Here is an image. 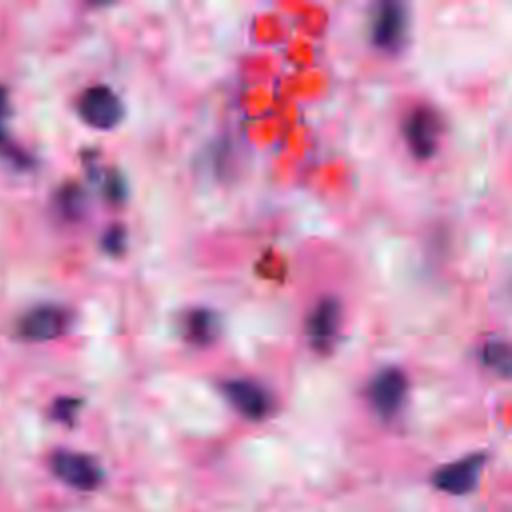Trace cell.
I'll use <instances>...</instances> for the list:
<instances>
[{
    "label": "cell",
    "instance_id": "obj_1",
    "mask_svg": "<svg viewBox=\"0 0 512 512\" xmlns=\"http://www.w3.org/2000/svg\"><path fill=\"white\" fill-rule=\"evenodd\" d=\"M50 470L58 480L76 490H94L104 476L100 464L92 456L74 450H56L50 456Z\"/></svg>",
    "mask_w": 512,
    "mask_h": 512
},
{
    "label": "cell",
    "instance_id": "obj_2",
    "mask_svg": "<svg viewBox=\"0 0 512 512\" xmlns=\"http://www.w3.org/2000/svg\"><path fill=\"white\" fill-rule=\"evenodd\" d=\"M80 118L98 130H110L124 118V104L108 86H92L78 100Z\"/></svg>",
    "mask_w": 512,
    "mask_h": 512
},
{
    "label": "cell",
    "instance_id": "obj_3",
    "mask_svg": "<svg viewBox=\"0 0 512 512\" xmlns=\"http://www.w3.org/2000/svg\"><path fill=\"white\" fill-rule=\"evenodd\" d=\"M440 134H442V120L438 112L430 106L414 108L404 122L406 144L418 160H428L436 154Z\"/></svg>",
    "mask_w": 512,
    "mask_h": 512
},
{
    "label": "cell",
    "instance_id": "obj_4",
    "mask_svg": "<svg viewBox=\"0 0 512 512\" xmlns=\"http://www.w3.org/2000/svg\"><path fill=\"white\" fill-rule=\"evenodd\" d=\"M68 324V310L54 304H42L22 316L18 322V334L28 342H46L62 336L68 330Z\"/></svg>",
    "mask_w": 512,
    "mask_h": 512
},
{
    "label": "cell",
    "instance_id": "obj_5",
    "mask_svg": "<svg viewBox=\"0 0 512 512\" xmlns=\"http://www.w3.org/2000/svg\"><path fill=\"white\" fill-rule=\"evenodd\" d=\"M484 460H486L484 454H470L452 464H446L434 472L432 484L438 490L454 496L468 494L478 486Z\"/></svg>",
    "mask_w": 512,
    "mask_h": 512
},
{
    "label": "cell",
    "instance_id": "obj_6",
    "mask_svg": "<svg viewBox=\"0 0 512 512\" xmlns=\"http://www.w3.org/2000/svg\"><path fill=\"white\" fill-rule=\"evenodd\" d=\"M408 380L400 368H384L380 370L368 390L370 404L382 418H392L402 408L406 398Z\"/></svg>",
    "mask_w": 512,
    "mask_h": 512
},
{
    "label": "cell",
    "instance_id": "obj_7",
    "mask_svg": "<svg viewBox=\"0 0 512 512\" xmlns=\"http://www.w3.org/2000/svg\"><path fill=\"white\" fill-rule=\"evenodd\" d=\"M222 392L226 394L228 402L250 420H262L272 410V398L258 382L246 378L226 380L222 384Z\"/></svg>",
    "mask_w": 512,
    "mask_h": 512
},
{
    "label": "cell",
    "instance_id": "obj_8",
    "mask_svg": "<svg viewBox=\"0 0 512 512\" xmlns=\"http://www.w3.org/2000/svg\"><path fill=\"white\" fill-rule=\"evenodd\" d=\"M406 8L400 2H382L372 20V44L380 50L394 52L406 36Z\"/></svg>",
    "mask_w": 512,
    "mask_h": 512
},
{
    "label": "cell",
    "instance_id": "obj_9",
    "mask_svg": "<svg viewBox=\"0 0 512 512\" xmlns=\"http://www.w3.org/2000/svg\"><path fill=\"white\" fill-rule=\"evenodd\" d=\"M342 322V306L336 298H322L308 318V338L314 350L328 352L338 336Z\"/></svg>",
    "mask_w": 512,
    "mask_h": 512
},
{
    "label": "cell",
    "instance_id": "obj_10",
    "mask_svg": "<svg viewBox=\"0 0 512 512\" xmlns=\"http://www.w3.org/2000/svg\"><path fill=\"white\" fill-rule=\"evenodd\" d=\"M220 318L208 308H194L184 318V336L194 346H210L220 334Z\"/></svg>",
    "mask_w": 512,
    "mask_h": 512
},
{
    "label": "cell",
    "instance_id": "obj_11",
    "mask_svg": "<svg viewBox=\"0 0 512 512\" xmlns=\"http://www.w3.org/2000/svg\"><path fill=\"white\" fill-rule=\"evenodd\" d=\"M482 360L486 366L502 372L504 376L508 374L510 368V354H508V346L500 340H490L484 350H482Z\"/></svg>",
    "mask_w": 512,
    "mask_h": 512
},
{
    "label": "cell",
    "instance_id": "obj_12",
    "mask_svg": "<svg viewBox=\"0 0 512 512\" xmlns=\"http://www.w3.org/2000/svg\"><path fill=\"white\" fill-rule=\"evenodd\" d=\"M102 246H104V250L108 254H114V256L122 254L124 248H126V230L122 226H118V224L110 226L106 230V234L102 236Z\"/></svg>",
    "mask_w": 512,
    "mask_h": 512
},
{
    "label": "cell",
    "instance_id": "obj_13",
    "mask_svg": "<svg viewBox=\"0 0 512 512\" xmlns=\"http://www.w3.org/2000/svg\"><path fill=\"white\" fill-rule=\"evenodd\" d=\"M80 408V400L76 398H58L52 406V416L58 420V422H64V424H72L74 422V416Z\"/></svg>",
    "mask_w": 512,
    "mask_h": 512
}]
</instances>
